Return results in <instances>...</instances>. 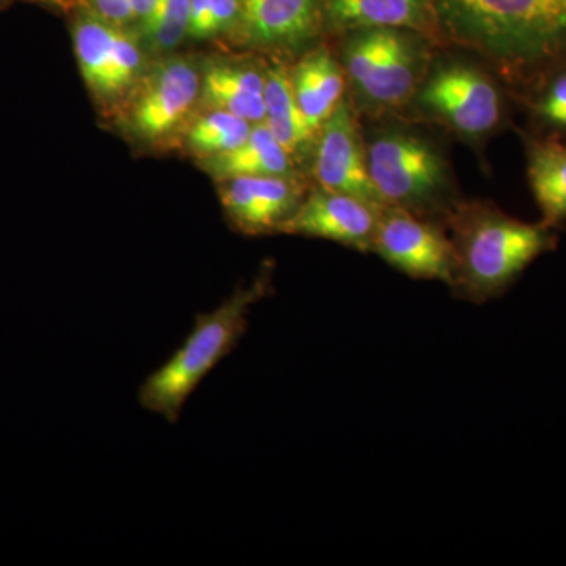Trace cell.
I'll return each instance as SVG.
<instances>
[{
  "label": "cell",
  "instance_id": "11",
  "mask_svg": "<svg viewBox=\"0 0 566 566\" xmlns=\"http://www.w3.org/2000/svg\"><path fill=\"white\" fill-rule=\"evenodd\" d=\"M200 87L202 80L191 62L181 57L159 62L134 99V133L148 140L172 133L196 106Z\"/></svg>",
  "mask_w": 566,
  "mask_h": 566
},
{
  "label": "cell",
  "instance_id": "17",
  "mask_svg": "<svg viewBox=\"0 0 566 566\" xmlns=\"http://www.w3.org/2000/svg\"><path fill=\"white\" fill-rule=\"evenodd\" d=\"M527 180L542 221L560 230L566 223V144L523 133Z\"/></svg>",
  "mask_w": 566,
  "mask_h": 566
},
{
  "label": "cell",
  "instance_id": "12",
  "mask_svg": "<svg viewBox=\"0 0 566 566\" xmlns=\"http://www.w3.org/2000/svg\"><path fill=\"white\" fill-rule=\"evenodd\" d=\"M219 196L227 218L244 234L281 233L305 197L296 177H237L223 180Z\"/></svg>",
  "mask_w": 566,
  "mask_h": 566
},
{
  "label": "cell",
  "instance_id": "15",
  "mask_svg": "<svg viewBox=\"0 0 566 566\" xmlns=\"http://www.w3.org/2000/svg\"><path fill=\"white\" fill-rule=\"evenodd\" d=\"M290 73L294 96L305 120L318 134L346 98V76L342 63L333 52L322 46L305 54Z\"/></svg>",
  "mask_w": 566,
  "mask_h": 566
},
{
  "label": "cell",
  "instance_id": "21",
  "mask_svg": "<svg viewBox=\"0 0 566 566\" xmlns=\"http://www.w3.org/2000/svg\"><path fill=\"white\" fill-rule=\"evenodd\" d=\"M252 123L226 111H210L189 129L188 144L199 155H221L248 139Z\"/></svg>",
  "mask_w": 566,
  "mask_h": 566
},
{
  "label": "cell",
  "instance_id": "3",
  "mask_svg": "<svg viewBox=\"0 0 566 566\" xmlns=\"http://www.w3.org/2000/svg\"><path fill=\"white\" fill-rule=\"evenodd\" d=\"M270 293L271 270L264 268L251 286L238 289L214 311L197 315L193 329L180 348L142 382L137 392L142 408L177 423L203 379L240 344L253 305Z\"/></svg>",
  "mask_w": 566,
  "mask_h": 566
},
{
  "label": "cell",
  "instance_id": "6",
  "mask_svg": "<svg viewBox=\"0 0 566 566\" xmlns=\"http://www.w3.org/2000/svg\"><path fill=\"white\" fill-rule=\"evenodd\" d=\"M510 99L509 88L483 63L433 59L408 107L415 114L412 120L434 123L464 142L479 144L504 128Z\"/></svg>",
  "mask_w": 566,
  "mask_h": 566
},
{
  "label": "cell",
  "instance_id": "7",
  "mask_svg": "<svg viewBox=\"0 0 566 566\" xmlns=\"http://www.w3.org/2000/svg\"><path fill=\"white\" fill-rule=\"evenodd\" d=\"M371 253L409 277L452 285L455 255L444 223L381 203Z\"/></svg>",
  "mask_w": 566,
  "mask_h": 566
},
{
  "label": "cell",
  "instance_id": "23",
  "mask_svg": "<svg viewBox=\"0 0 566 566\" xmlns=\"http://www.w3.org/2000/svg\"><path fill=\"white\" fill-rule=\"evenodd\" d=\"M214 35L237 29L240 20V0H208Z\"/></svg>",
  "mask_w": 566,
  "mask_h": 566
},
{
  "label": "cell",
  "instance_id": "19",
  "mask_svg": "<svg viewBox=\"0 0 566 566\" xmlns=\"http://www.w3.org/2000/svg\"><path fill=\"white\" fill-rule=\"evenodd\" d=\"M264 125L294 161L314 147L316 133L305 120L294 96L292 73L282 63L264 70Z\"/></svg>",
  "mask_w": 566,
  "mask_h": 566
},
{
  "label": "cell",
  "instance_id": "4",
  "mask_svg": "<svg viewBox=\"0 0 566 566\" xmlns=\"http://www.w3.org/2000/svg\"><path fill=\"white\" fill-rule=\"evenodd\" d=\"M368 175L381 203L444 223L461 203L452 166L434 140L386 126L365 142Z\"/></svg>",
  "mask_w": 566,
  "mask_h": 566
},
{
  "label": "cell",
  "instance_id": "18",
  "mask_svg": "<svg viewBox=\"0 0 566 566\" xmlns=\"http://www.w3.org/2000/svg\"><path fill=\"white\" fill-rule=\"evenodd\" d=\"M205 169L219 180L237 177H296V161L266 125L256 123L233 150L205 159Z\"/></svg>",
  "mask_w": 566,
  "mask_h": 566
},
{
  "label": "cell",
  "instance_id": "2",
  "mask_svg": "<svg viewBox=\"0 0 566 566\" xmlns=\"http://www.w3.org/2000/svg\"><path fill=\"white\" fill-rule=\"evenodd\" d=\"M453 245L452 289L469 303L483 304L502 296L538 256L553 252L558 230L524 222L494 203L461 200L446 221Z\"/></svg>",
  "mask_w": 566,
  "mask_h": 566
},
{
  "label": "cell",
  "instance_id": "13",
  "mask_svg": "<svg viewBox=\"0 0 566 566\" xmlns=\"http://www.w3.org/2000/svg\"><path fill=\"white\" fill-rule=\"evenodd\" d=\"M323 17V0H240L237 29L253 48H296L312 39Z\"/></svg>",
  "mask_w": 566,
  "mask_h": 566
},
{
  "label": "cell",
  "instance_id": "20",
  "mask_svg": "<svg viewBox=\"0 0 566 566\" xmlns=\"http://www.w3.org/2000/svg\"><path fill=\"white\" fill-rule=\"evenodd\" d=\"M513 103L526 112L527 134L566 144V65L551 71L526 92L513 96Z\"/></svg>",
  "mask_w": 566,
  "mask_h": 566
},
{
  "label": "cell",
  "instance_id": "9",
  "mask_svg": "<svg viewBox=\"0 0 566 566\" xmlns=\"http://www.w3.org/2000/svg\"><path fill=\"white\" fill-rule=\"evenodd\" d=\"M74 51L85 84L104 98L128 88L144 63L140 41L95 11L77 18Z\"/></svg>",
  "mask_w": 566,
  "mask_h": 566
},
{
  "label": "cell",
  "instance_id": "1",
  "mask_svg": "<svg viewBox=\"0 0 566 566\" xmlns=\"http://www.w3.org/2000/svg\"><path fill=\"white\" fill-rule=\"evenodd\" d=\"M436 44L472 52L510 95L566 65V0H433Z\"/></svg>",
  "mask_w": 566,
  "mask_h": 566
},
{
  "label": "cell",
  "instance_id": "24",
  "mask_svg": "<svg viewBox=\"0 0 566 566\" xmlns=\"http://www.w3.org/2000/svg\"><path fill=\"white\" fill-rule=\"evenodd\" d=\"M188 36L197 40L211 39V36H216L214 28H212V18L208 0H191Z\"/></svg>",
  "mask_w": 566,
  "mask_h": 566
},
{
  "label": "cell",
  "instance_id": "16",
  "mask_svg": "<svg viewBox=\"0 0 566 566\" xmlns=\"http://www.w3.org/2000/svg\"><path fill=\"white\" fill-rule=\"evenodd\" d=\"M203 103L210 111H226L252 125L264 122V71L238 63H214L205 71Z\"/></svg>",
  "mask_w": 566,
  "mask_h": 566
},
{
  "label": "cell",
  "instance_id": "22",
  "mask_svg": "<svg viewBox=\"0 0 566 566\" xmlns=\"http://www.w3.org/2000/svg\"><path fill=\"white\" fill-rule=\"evenodd\" d=\"M191 0H158L151 13L139 22L140 44L156 54L172 51L189 33Z\"/></svg>",
  "mask_w": 566,
  "mask_h": 566
},
{
  "label": "cell",
  "instance_id": "27",
  "mask_svg": "<svg viewBox=\"0 0 566 566\" xmlns=\"http://www.w3.org/2000/svg\"><path fill=\"white\" fill-rule=\"evenodd\" d=\"M44 3H52V6H61V3L65 2V0H41Z\"/></svg>",
  "mask_w": 566,
  "mask_h": 566
},
{
  "label": "cell",
  "instance_id": "25",
  "mask_svg": "<svg viewBox=\"0 0 566 566\" xmlns=\"http://www.w3.org/2000/svg\"><path fill=\"white\" fill-rule=\"evenodd\" d=\"M93 11L103 20L115 25L128 24L134 21L132 3L129 0H92Z\"/></svg>",
  "mask_w": 566,
  "mask_h": 566
},
{
  "label": "cell",
  "instance_id": "14",
  "mask_svg": "<svg viewBox=\"0 0 566 566\" xmlns=\"http://www.w3.org/2000/svg\"><path fill=\"white\" fill-rule=\"evenodd\" d=\"M323 13L345 33L364 29H405L436 44L433 0H323Z\"/></svg>",
  "mask_w": 566,
  "mask_h": 566
},
{
  "label": "cell",
  "instance_id": "8",
  "mask_svg": "<svg viewBox=\"0 0 566 566\" xmlns=\"http://www.w3.org/2000/svg\"><path fill=\"white\" fill-rule=\"evenodd\" d=\"M314 175L318 188L381 205L368 175L365 136L349 98L340 103L316 134Z\"/></svg>",
  "mask_w": 566,
  "mask_h": 566
},
{
  "label": "cell",
  "instance_id": "26",
  "mask_svg": "<svg viewBox=\"0 0 566 566\" xmlns=\"http://www.w3.org/2000/svg\"><path fill=\"white\" fill-rule=\"evenodd\" d=\"M129 3H132L134 20L142 22L155 9L158 0H129Z\"/></svg>",
  "mask_w": 566,
  "mask_h": 566
},
{
  "label": "cell",
  "instance_id": "5",
  "mask_svg": "<svg viewBox=\"0 0 566 566\" xmlns=\"http://www.w3.org/2000/svg\"><path fill=\"white\" fill-rule=\"evenodd\" d=\"M433 44L405 29L346 33L340 63L354 107L374 117L406 109L433 62Z\"/></svg>",
  "mask_w": 566,
  "mask_h": 566
},
{
  "label": "cell",
  "instance_id": "10",
  "mask_svg": "<svg viewBox=\"0 0 566 566\" xmlns=\"http://www.w3.org/2000/svg\"><path fill=\"white\" fill-rule=\"evenodd\" d=\"M378 219L379 205L316 186L305 193L303 203L283 223L281 233L318 238L371 253Z\"/></svg>",
  "mask_w": 566,
  "mask_h": 566
}]
</instances>
